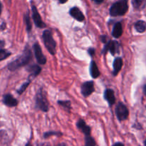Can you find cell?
Here are the masks:
<instances>
[{
  "mask_svg": "<svg viewBox=\"0 0 146 146\" xmlns=\"http://www.w3.org/2000/svg\"><path fill=\"white\" fill-rule=\"evenodd\" d=\"M145 145L146 146V140H145Z\"/></svg>",
  "mask_w": 146,
  "mask_h": 146,
  "instance_id": "cell-36",
  "label": "cell"
},
{
  "mask_svg": "<svg viewBox=\"0 0 146 146\" xmlns=\"http://www.w3.org/2000/svg\"><path fill=\"white\" fill-rule=\"evenodd\" d=\"M123 34V26L121 22H117L114 25L112 31V35L114 38H118L121 37Z\"/></svg>",
  "mask_w": 146,
  "mask_h": 146,
  "instance_id": "cell-16",
  "label": "cell"
},
{
  "mask_svg": "<svg viewBox=\"0 0 146 146\" xmlns=\"http://www.w3.org/2000/svg\"><path fill=\"white\" fill-rule=\"evenodd\" d=\"M113 146H124V145L123 143H116L114 144Z\"/></svg>",
  "mask_w": 146,
  "mask_h": 146,
  "instance_id": "cell-29",
  "label": "cell"
},
{
  "mask_svg": "<svg viewBox=\"0 0 146 146\" xmlns=\"http://www.w3.org/2000/svg\"><path fill=\"white\" fill-rule=\"evenodd\" d=\"M85 146H98L95 140L91 135H86L85 137Z\"/></svg>",
  "mask_w": 146,
  "mask_h": 146,
  "instance_id": "cell-20",
  "label": "cell"
},
{
  "mask_svg": "<svg viewBox=\"0 0 146 146\" xmlns=\"http://www.w3.org/2000/svg\"><path fill=\"white\" fill-rule=\"evenodd\" d=\"M26 146H32V145H31V144H30V143H27V145H26Z\"/></svg>",
  "mask_w": 146,
  "mask_h": 146,
  "instance_id": "cell-35",
  "label": "cell"
},
{
  "mask_svg": "<svg viewBox=\"0 0 146 146\" xmlns=\"http://www.w3.org/2000/svg\"><path fill=\"white\" fill-rule=\"evenodd\" d=\"M67 1H68V0H59V1L61 4H65Z\"/></svg>",
  "mask_w": 146,
  "mask_h": 146,
  "instance_id": "cell-30",
  "label": "cell"
},
{
  "mask_svg": "<svg viewBox=\"0 0 146 146\" xmlns=\"http://www.w3.org/2000/svg\"><path fill=\"white\" fill-rule=\"evenodd\" d=\"M33 50H34V55H35L36 59L37 62L39 64H45L46 63V58L43 54L42 50H41V46L38 43H35L33 46Z\"/></svg>",
  "mask_w": 146,
  "mask_h": 146,
  "instance_id": "cell-6",
  "label": "cell"
},
{
  "mask_svg": "<svg viewBox=\"0 0 146 146\" xmlns=\"http://www.w3.org/2000/svg\"><path fill=\"white\" fill-rule=\"evenodd\" d=\"M4 42L2 41H0V46H4Z\"/></svg>",
  "mask_w": 146,
  "mask_h": 146,
  "instance_id": "cell-31",
  "label": "cell"
},
{
  "mask_svg": "<svg viewBox=\"0 0 146 146\" xmlns=\"http://www.w3.org/2000/svg\"><path fill=\"white\" fill-rule=\"evenodd\" d=\"M95 91L94 81H90L84 83L81 86V94L84 97H88Z\"/></svg>",
  "mask_w": 146,
  "mask_h": 146,
  "instance_id": "cell-8",
  "label": "cell"
},
{
  "mask_svg": "<svg viewBox=\"0 0 146 146\" xmlns=\"http://www.w3.org/2000/svg\"><path fill=\"white\" fill-rule=\"evenodd\" d=\"M11 55V53L5 49H0V61L6 59Z\"/></svg>",
  "mask_w": 146,
  "mask_h": 146,
  "instance_id": "cell-21",
  "label": "cell"
},
{
  "mask_svg": "<svg viewBox=\"0 0 146 146\" xmlns=\"http://www.w3.org/2000/svg\"><path fill=\"white\" fill-rule=\"evenodd\" d=\"M90 74L93 78H97L100 76V71L98 68V66L96 63L93 60L90 64Z\"/></svg>",
  "mask_w": 146,
  "mask_h": 146,
  "instance_id": "cell-15",
  "label": "cell"
},
{
  "mask_svg": "<svg viewBox=\"0 0 146 146\" xmlns=\"http://www.w3.org/2000/svg\"><path fill=\"white\" fill-rule=\"evenodd\" d=\"M25 22H26V25H27V31H28V32H30L31 30V27H32V24H31V21H30L29 13H27L25 16Z\"/></svg>",
  "mask_w": 146,
  "mask_h": 146,
  "instance_id": "cell-22",
  "label": "cell"
},
{
  "mask_svg": "<svg viewBox=\"0 0 146 146\" xmlns=\"http://www.w3.org/2000/svg\"><path fill=\"white\" fill-rule=\"evenodd\" d=\"M70 14H71V17L75 19L76 20L78 21H84L85 19V17H84V14L82 13V11L78 8V7H73L70 9L69 11Z\"/></svg>",
  "mask_w": 146,
  "mask_h": 146,
  "instance_id": "cell-10",
  "label": "cell"
},
{
  "mask_svg": "<svg viewBox=\"0 0 146 146\" xmlns=\"http://www.w3.org/2000/svg\"><path fill=\"white\" fill-rule=\"evenodd\" d=\"M51 135H57V136H61L62 135V133L61 132H56V131H48V132H46L44 134V137L45 138H48V137L51 136Z\"/></svg>",
  "mask_w": 146,
  "mask_h": 146,
  "instance_id": "cell-24",
  "label": "cell"
},
{
  "mask_svg": "<svg viewBox=\"0 0 146 146\" xmlns=\"http://www.w3.org/2000/svg\"><path fill=\"white\" fill-rule=\"evenodd\" d=\"M113 75L117 76L123 66V60L121 58H116L113 61Z\"/></svg>",
  "mask_w": 146,
  "mask_h": 146,
  "instance_id": "cell-17",
  "label": "cell"
},
{
  "mask_svg": "<svg viewBox=\"0 0 146 146\" xmlns=\"http://www.w3.org/2000/svg\"><path fill=\"white\" fill-rule=\"evenodd\" d=\"M115 114H116L117 118L120 121H122L128 118V115H129V111H128V108L123 103L120 102L118 103L116 108H115Z\"/></svg>",
  "mask_w": 146,
  "mask_h": 146,
  "instance_id": "cell-5",
  "label": "cell"
},
{
  "mask_svg": "<svg viewBox=\"0 0 146 146\" xmlns=\"http://www.w3.org/2000/svg\"><path fill=\"white\" fill-rule=\"evenodd\" d=\"M30 83H31V81H29H29H27V82L24 83V84H23V85H21V86L20 87L19 89L17 90V93H18V94H19V95L22 94L23 93H24V91H26V89H27V87L29 86V84H30Z\"/></svg>",
  "mask_w": 146,
  "mask_h": 146,
  "instance_id": "cell-23",
  "label": "cell"
},
{
  "mask_svg": "<svg viewBox=\"0 0 146 146\" xmlns=\"http://www.w3.org/2000/svg\"><path fill=\"white\" fill-rule=\"evenodd\" d=\"M27 71H28L30 74L29 76V80L30 81V78H31V80L34 79V78H36V77L41 73V68L38 65L34 64V65L30 66L28 68V69H27Z\"/></svg>",
  "mask_w": 146,
  "mask_h": 146,
  "instance_id": "cell-12",
  "label": "cell"
},
{
  "mask_svg": "<svg viewBox=\"0 0 146 146\" xmlns=\"http://www.w3.org/2000/svg\"><path fill=\"white\" fill-rule=\"evenodd\" d=\"M135 28L136 31L139 33H143L146 29V24L143 21H138L135 24Z\"/></svg>",
  "mask_w": 146,
  "mask_h": 146,
  "instance_id": "cell-18",
  "label": "cell"
},
{
  "mask_svg": "<svg viewBox=\"0 0 146 146\" xmlns=\"http://www.w3.org/2000/svg\"><path fill=\"white\" fill-rule=\"evenodd\" d=\"M92 1H94V2H95L96 4H101V3H102V2H104V0H92Z\"/></svg>",
  "mask_w": 146,
  "mask_h": 146,
  "instance_id": "cell-28",
  "label": "cell"
},
{
  "mask_svg": "<svg viewBox=\"0 0 146 146\" xmlns=\"http://www.w3.org/2000/svg\"><path fill=\"white\" fill-rule=\"evenodd\" d=\"M77 128L79 130H81L83 132V133H84V135L86 136V135H91V127L88 126L86 123L85 121L83 119H79L78 121L76 123Z\"/></svg>",
  "mask_w": 146,
  "mask_h": 146,
  "instance_id": "cell-11",
  "label": "cell"
},
{
  "mask_svg": "<svg viewBox=\"0 0 146 146\" xmlns=\"http://www.w3.org/2000/svg\"><path fill=\"white\" fill-rule=\"evenodd\" d=\"M3 102L7 106L15 107L18 105V101L16 98H14L11 94H7L4 96Z\"/></svg>",
  "mask_w": 146,
  "mask_h": 146,
  "instance_id": "cell-14",
  "label": "cell"
},
{
  "mask_svg": "<svg viewBox=\"0 0 146 146\" xmlns=\"http://www.w3.org/2000/svg\"><path fill=\"white\" fill-rule=\"evenodd\" d=\"M58 104L62 106L66 111L70 113V111L71 109V104L70 101H58Z\"/></svg>",
  "mask_w": 146,
  "mask_h": 146,
  "instance_id": "cell-19",
  "label": "cell"
},
{
  "mask_svg": "<svg viewBox=\"0 0 146 146\" xmlns=\"http://www.w3.org/2000/svg\"><path fill=\"white\" fill-rule=\"evenodd\" d=\"M31 58H32V52L30 50V48H29L28 46H27L25 49L23 51L22 54L19 58H17V59L13 61L12 62L9 64V70L11 71H16L18 68L27 65L31 61Z\"/></svg>",
  "mask_w": 146,
  "mask_h": 146,
  "instance_id": "cell-1",
  "label": "cell"
},
{
  "mask_svg": "<svg viewBox=\"0 0 146 146\" xmlns=\"http://www.w3.org/2000/svg\"><path fill=\"white\" fill-rule=\"evenodd\" d=\"M101 41H102L104 44H106L108 41H107V36L106 35H102L101 36Z\"/></svg>",
  "mask_w": 146,
  "mask_h": 146,
  "instance_id": "cell-27",
  "label": "cell"
},
{
  "mask_svg": "<svg viewBox=\"0 0 146 146\" xmlns=\"http://www.w3.org/2000/svg\"><path fill=\"white\" fill-rule=\"evenodd\" d=\"M128 9V1L127 0H120L114 3L110 9V14L112 17L123 16L127 12Z\"/></svg>",
  "mask_w": 146,
  "mask_h": 146,
  "instance_id": "cell-2",
  "label": "cell"
},
{
  "mask_svg": "<svg viewBox=\"0 0 146 146\" xmlns=\"http://www.w3.org/2000/svg\"><path fill=\"white\" fill-rule=\"evenodd\" d=\"M43 146H48V145H43Z\"/></svg>",
  "mask_w": 146,
  "mask_h": 146,
  "instance_id": "cell-37",
  "label": "cell"
},
{
  "mask_svg": "<svg viewBox=\"0 0 146 146\" xmlns=\"http://www.w3.org/2000/svg\"><path fill=\"white\" fill-rule=\"evenodd\" d=\"M43 40L44 45L51 55H55L56 53V42L53 38L52 34L49 30H45L43 32Z\"/></svg>",
  "mask_w": 146,
  "mask_h": 146,
  "instance_id": "cell-3",
  "label": "cell"
},
{
  "mask_svg": "<svg viewBox=\"0 0 146 146\" xmlns=\"http://www.w3.org/2000/svg\"><path fill=\"white\" fill-rule=\"evenodd\" d=\"M88 54H89V55L91 56H94L95 55V53H96L95 48H90L89 49H88Z\"/></svg>",
  "mask_w": 146,
  "mask_h": 146,
  "instance_id": "cell-26",
  "label": "cell"
},
{
  "mask_svg": "<svg viewBox=\"0 0 146 146\" xmlns=\"http://www.w3.org/2000/svg\"><path fill=\"white\" fill-rule=\"evenodd\" d=\"M1 9H2V6H1V3L0 2V14L1 13Z\"/></svg>",
  "mask_w": 146,
  "mask_h": 146,
  "instance_id": "cell-33",
  "label": "cell"
},
{
  "mask_svg": "<svg viewBox=\"0 0 146 146\" xmlns=\"http://www.w3.org/2000/svg\"><path fill=\"white\" fill-rule=\"evenodd\" d=\"M104 98L108 103L109 106H113L115 102V97L114 95L113 90L108 88L104 92Z\"/></svg>",
  "mask_w": 146,
  "mask_h": 146,
  "instance_id": "cell-13",
  "label": "cell"
},
{
  "mask_svg": "<svg viewBox=\"0 0 146 146\" xmlns=\"http://www.w3.org/2000/svg\"><path fill=\"white\" fill-rule=\"evenodd\" d=\"M36 107L44 112H48L49 109V104L42 88H41L37 93L36 98Z\"/></svg>",
  "mask_w": 146,
  "mask_h": 146,
  "instance_id": "cell-4",
  "label": "cell"
},
{
  "mask_svg": "<svg viewBox=\"0 0 146 146\" xmlns=\"http://www.w3.org/2000/svg\"><path fill=\"white\" fill-rule=\"evenodd\" d=\"M31 8H32V18L33 20H34V24H35V25L38 28H45V27H46V25L44 24V22H43L41 16H40L36 7L35 6L33 5Z\"/></svg>",
  "mask_w": 146,
  "mask_h": 146,
  "instance_id": "cell-9",
  "label": "cell"
},
{
  "mask_svg": "<svg viewBox=\"0 0 146 146\" xmlns=\"http://www.w3.org/2000/svg\"><path fill=\"white\" fill-rule=\"evenodd\" d=\"M144 93H145V94L146 95V85L144 86Z\"/></svg>",
  "mask_w": 146,
  "mask_h": 146,
  "instance_id": "cell-34",
  "label": "cell"
},
{
  "mask_svg": "<svg viewBox=\"0 0 146 146\" xmlns=\"http://www.w3.org/2000/svg\"><path fill=\"white\" fill-rule=\"evenodd\" d=\"M119 49V44L116 41H109L106 44L104 49L102 51V54H106L108 51H110L112 55H115Z\"/></svg>",
  "mask_w": 146,
  "mask_h": 146,
  "instance_id": "cell-7",
  "label": "cell"
},
{
  "mask_svg": "<svg viewBox=\"0 0 146 146\" xmlns=\"http://www.w3.org/2000/svg\"><path fill=\"white\" fill-rule=\"evenodd\" d=\"M56 146H67V145L64 143H61V144H58V145H57Z\"/></svg>",
  "mask_w": 146,
  "mask_h": 146,
  "instance_id": "cell-32",
  "label": "cell"
},
{
  "mask_svg": "<svg viewBox=\"0 0 146 146\" xmlns=\"http://www.w3.org/2000/svg\"><path fill=\"white\" fill-rule=\"evenodd\" d=\"M9 1H11V0H9Z\"/></svg>",
  "mask_w": 146,
  "mask_h": 146,
  "instance_id": "cell-38",
  "label": "cell"
},
{
  "mask_svg": "<svg viewBox=\"0 0 146 146\" xmlns=\"http://www.w3.org/2000/svg\"><path fill=\"white\" fill-rule=\"evenodd\" d=\"M142 1L141 0H132V4L133 5L134 8L138 9L141 5Z\"/></svg>",
  "mask_w": 146,
  "mask_h": 146,
  "instance_id": "cell-25",
  "label": "cell"
}]
</instances>
